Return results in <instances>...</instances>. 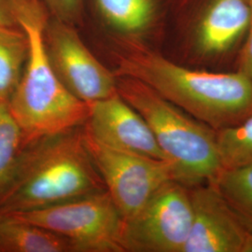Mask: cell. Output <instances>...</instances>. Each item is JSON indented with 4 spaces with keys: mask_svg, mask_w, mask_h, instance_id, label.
<instances>
[{
    "mask_svg": "<svg viewBox=\"0 0 252 252\" xmlns=\"http://www.w3.org/2000/svg\"><path fill=\"white\" fill-rule=\"evenodd\" d=\"M106 190L81 126L24 145L0 215L51 207Z\"/></svg>",
    "mask_w": 252,
    "mask_h": 252,
    "instance_id": "7a4b0ae2",
    "label": "cell"
},
{
    "mask_svg": "<svg viewBox=\"0 0 252 252\" xmlns=\"http://www.w3.org/2000/svg\"><path fill=\"white\" fill-rule=\"evenodd\" d=\"M118 93L142 116L176 180L191 188L213 183L222 170L216 130L191 117L143 82L117 77Z\"/></svg>",
    "mask_w": 252,
    "mask_h": 252,
    "instance_id": "3957f363",
    "label": "cell"
},
{
    "mask_svg": "<svg viewBox=\"0 0 252 252\" xmlns=\"http://www.w3.org/2000/svg\"><path fill=\"white\" fill-rule=\"evenodd\" d=\"M108 27L127 40H140L155 20L157 0H94Z\"/></svg>",
    "mask_w": 252,
    "mask_h": 252,
    "instance_id": "7c38bea8",
    "label": "cell"
},
{
    "mask_svg": "<svg viewBox=\"0 0 252 252\" xmlns=\"http://www.w3.org/2000/svg\"><path fill=\"white\" fill-rule=\"evenodd\" d=\"M252 16L250 0H208L194 24L195 51L206 57L228 53L247 35Z\"/></svg>",
    "mask_w": 252,
    "mask_h": 252,
    "instance_id": "8fae6325",
    "label": "cell"
},
{
    "mask_svg": "<svg viewBox=\"0 0 252 252\" xmlns=\"http://www.w3.org/2000/svg\"><path fill=\"white\" fill-rule=\"evenodd\" d=\"M65 238L73 252H123L125 220L107 190L51 207L3 214Z\"/></svg>",
    "mask_w": 252,
    "mask_h": 252,
    "instance_id": "5b68a950",
    "label": "cell"
},
{
    "mask_svg": "<svg viewBox=\"0 0 252 252\" xmlns=\"http://www.w3.org/2000/svg\"><path fill=\"white\" fill-rule=\"evenodd\" d=\"M40 0H0V25L22 27L31 22H47Z\"/></svg>",
    "mask_w": 252,
    "mask_h": 252,
    "instance_id": "ac0fdd59",
    "label": "cell"
},
{
    "mask_svg": "<svg viewBox=\"0 0 252 252\" xmlns=\"http://www.w3.org/2000/svg\"><path fill=\"white\" fill-rule=\"evenodd\" d=\"M192 221L190 188L169 180L125 221V252H182Z\"/></svg>",
    "mask_w": 252,
    "mask_h": 252,
    "instance_id": "8992f818",
    "label": "cell"
},
{
    "mask_svg": "<svg viewBox=\"0 0 252 252\" xmlns=\"http://www.w3.org/2000/svg\"><path fill=\"white\" fill-rule=\"evenodd\" d=\"M85 135L106 190L125 221L135 216L164 183L176 180L173 164L167 160L112 150Z\"/></svg>",
    "mask_w": 252,
    "mask_h": 252,
    "instance_id": "52a82bcc",
    "label": "cell"
},
{
    "mask_svg": "<svg viewBox=\"0 0 252 252\" xmlns=\"http://www.w3.org/2000/svg\"><path fill=\"white\" fill-rule=\"evenodd\" d=\"M211 184L252 231V163L222 168Z\"/></svg>",
    "mask_w": 252,
    "mask_h": 252,
    "instance_id": "9a60e30c",
    "label": "cell"
},
{
    "mask_svg": "<svg viewBox=\"0 0 252 252\" xmlns=\"http://www.w3.org/2000/svg\"><path fill=\"white\" fill-rule=\"evenodd\" d=\"M117 77L141 81L199 122L219 131L252 116V84L240 71L209 72L185 67L127 40L118 54Z\"/></svg>",
    "mask_w": 252,
    "mask_h": 252,
    "instance_id": "6da1fadb",
    "label": "cell"
},
{
    "mask_svg": "<svg viewBox=\"0 0 252 252\" xmlns=\"http://www.w3.org/2000/svg\"><path fill=\"white\" fill-rule=\"evenodd\" d=\"M85 133L104 147L166 160L142 116L116 92L88 105Z\"/></svg>",
    "mask_w": 252,
    "mask_h": 252,
    "instance_id": "30bf717a",
    "label": "cell"
},
{
    "mask_svg": "<svg viewBox=\"0 0 252 252\" xmlns=\"http://www.w3.org/2000/svg\"><path fill=\"white\" fill-rule=\"evenodd\" d=\"M0 252H73L70 243L43 227L0 215Z\"/></svg>",
    "mask_w": 252,
    "mask_h": 252,
    "instance_id": "4fadbf2b",
    "label": "cell"
},
{
    "mask_svg": "<svg viewBox=\"0 0 252 252\" xmlns=\"http://www.w3.org/2000/svg\"><path fill=\"white\" fill-rule=\"evenodd\" d=\"M192 221L182 252H242L250 229L211 183L190 188Z\"/></svg>",
    "mask_w": 252,
    "mask_h": 252,
    "instance_id": "9c48e42d",
    "label": "cell"
},
{
    "mask_svg": "<svg viewBox=\"0 0 252 252\" xmlns=\"http://www.w3.org/2000/svg\"><path fill=\"white\" fill-rule=\"evenodd\" d=\"M46 54L63 85L87 105L117 92V76L92 54L73 25L48 19L43 29Z\"/></svg>",
    "mask_w": 252,
    "mask_h": 252,
    "instance_id": "ba28073f",
    "label": "cell"
},
{
    "mask_svg": "<svg viewBox=\"0 0 252 252\" xmlns=\"http://www.w3.org/2000/svg\"><path fill=\"white\" fill-rule=\"evenodd\" d=\"M238 71L243 73L252 84V16L251 26L245 36V43L240 53Z\"/></svg>",
    "mask_w": 252,
    "mask_h": 252,
    "instance_id": "ffe728a7",
    "label": "cell"
},
{
    "mask_svg": "<svg viewBox=\"0 0 252 252\" xmlns=\"http://www.w3.org/2000/svg\"><path fill=\"white\" fill-rule=\"evenodd\" d=\"M46 22L23 25L29 39L27 64L9 109L21 127L25 143L85 125L89 108L63 85L46 54Z\"/></svg>",
    "mask_w": 252,
    "mask_h": 252,
    "instance_id": "277c9868",
    "label": "cell"
},
{
    "mask_svg": "<svg viewBox=\"0 0 252 252\" xmlns=\"http://www.w3.org/2000/svg\"><path fill=\"white\" fill-rule=\"evenodd\" d=\"M54 18L73 25L82 11V0H40Z\"/></svg>",
    "mask_w": 252,
    "mask_h": 252,
    "instance_id": "d6986e66",
    "label": "cell"
},
{
    "mask_svg": "<svg viewBox=\"0 0 252 252\" xmlns=\"http://www.w3.org/2000/svg\"><path fill=\"white\" fill-rule=\"evenodd\" d=\"M29 39L22 27L0 25V102L9 103L23 76Z\"/></svg>",
    "mask_w": 252,
    "mask_h": 252,
    "instance_id": "5bb4252c",
    "label": "cell"
},
{
    "mask_svg": "<svg viewBox=\"0 0 252 252\" xmlns=\"http://www.w3.org/2000/svg\"><path fill=\"white\" fill-rule=\"evenodd\" d=\"M24 145L23 131L8 103L0 102V194L9 184Z\"/></svg>",
    "mask_w": 252,
    "mask_h": 252,
    "instance_id": "2e32d148",
    "label": "cell"
},
{
    "mask_svg": "<svg viewBox=\"0 0 252 252\" xmlns=\"http://www.w3.org/2000/svg\"><path fill=\"white\" fill-rule=\"evenodd\" d=\"M252 252V231L249 233L247 240L244 245L243 252Z\"/></svg>",
    "mask_w": 252,
    "mask_h": 252,
    "instance_id": "44dd1931",
    "label": "cell"
},
{
    "mask_svg": "<svg viewBox=\"0 0 252 252\" xmlns=\"http://www.w3.org/2000/svg\"><path fill=\"white\" fill-rule=\"evenodd\" d=\"M223 168L252 163V116L238 126L216 131Z\"/></svg>",
    "mask_w": 252,
    "mask_h": 252,
    "instance_id": "e0dca14e",
    "label": "cell"
},
{
    "mask_svg": "<svg viewBox=\"0 0 252 252\" xmlns=\"http://www.w3.org/2000/svg\"><path fill=\"white\" fill-rule=\"evenodd\" d=\"M250 4H251V8H252V0H250Z\"/></svg>",
    "mask_w": 252,
    "mask_h": 252,
    "instance_id": "7402d4cb",
    "label": "cell"
}]
</instances>
